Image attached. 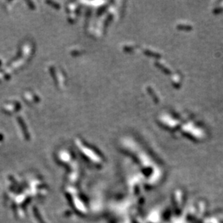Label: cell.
Instances as JSON below:
<instances>
[{"mask_svg":"<svg viewBox=\"0 0 223 223\" xmlns=\"http://www.w3.org/2000/svg\"><path fill=\"white\" fill-rule=\"evenodd\" d=\"M17 122H18V123L20 124V126H21L22 131H23V134L25 139L26 140H29L30 136H29V134H28V129H27L26 125H25L24 121L23 120V119H22L21 117H17Z\"/></svg>","mask_w":223,"mask_h":223,"instance_id":"7a4b0ae2","label":"cell"},{"mask_svg":"<svg viewBox=\"0 0 223 223\" xmlns=\"http://www.w3.org/2000/svg\"><path fill=\"white\" fill-rule=\"evenodd\" d=\"M26 3L28 4V7H29L30 8H31V9H33V8H34V7H33L34 5H33V3L31 2H29V1H26Z\"/></svg>","mask_w":223,"mask_h":223,"instance_id":"277c9868","label":"cell"},{"mask_svg":"<svg viewBox=\"0 0 223 223\" xmlns=\"http://www.w3.org/2000/svg\"><path fill=\"white\" fill-rule=\"evenodd\" d=\"M13 209L14 210V212H15V214H17V206H16V205L15 204H13Z\"/></svg>","mask_w":223,"mask_h":223,"instance_id":"5b68a950","label":"cell"},{"mask_svg":"<svg viewBox=\"0 0 223 223\" xmlns=\"http://www.w3.org/2000/svg\"><path fill=\"white\" fill-rule=\"evenodd\" d=\"M9 181H10L12 182V183H14V185H13V186H17V182L15 181V179L13 177V176H11V175H9Z\"/></svg>","mask_w":223,"mask_h":223,"instance_id":"3957f363","label":"cell"},{"mask_svg":"<svg viewBox=\"0 0 223 223\" xmlns=\"http://www.w3.org/2000/svg\"><path fill=\"white\" fill-rule=\"evenodd\" d=\"M9 106L5 108H4L2 109V111L5 113H13L17 112V111H20V108H21V106H20V103H18L17 101H14L13 103H9Z\"/></svg>","mask_w":223,"mask_h":223,"instance_id":"6da1fadb","label":"cell"},{"mask_svg":"<svg viewBox=\"0 0 223 223\" xmlns=\"http://www.w3.org/2000/svg\"><path fill=\"white\" fill-rule=\"evenodd\" d=\"M3 138H4V136L2 134H0V142H2V140H3Z\"/></svg>","mask_w":223,"mask_h":223,"instance_id":"8992f818","label":"cell"},{"mask_svg":"<svg viewBox=\"0 0 223 223\" xmlns=\"http://www.w3.org/2000/svg\"><path fill=\"white\" fill-rule=\"evenodd\" d=\"M2 66V62H1V60H0V66Z\"/></svg>","mask_w":223,"mask_h":223,"instance_id":"52a82bcc","label":"cell"}]
</instances>
